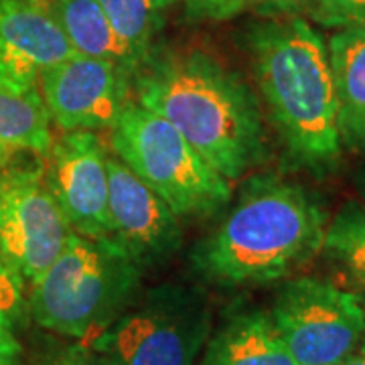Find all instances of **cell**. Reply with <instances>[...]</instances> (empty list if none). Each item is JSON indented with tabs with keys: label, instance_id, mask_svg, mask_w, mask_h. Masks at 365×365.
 Listing matches in <instances>:
<instances>
[{
	"label": "cell",
	"instance_id": "1",
	"mask_svg": "<svg viewBox=\"0 0 365 365\" xmlns=\"http://www.w3.org/2000/svg\"><path fill=\"white\" fill-rule=\"evenodd\" d=\"M132 78L138 104L170 122L230 182L268 157L258 98L213 55L150 53Z\"/></svg>",
	"mask_w": 365,
	"mask_h": 365
},
{
	"label": "cell",
	"instance_id": "2",
	"mask_svg": "<svg viewBox=\"0 0 365 365\" xmlns=\"http://www.w3.org/2000/svg\"><path fill=\"white\" fill-rule=\"evenodd\" d=\"M250 47L258 90L288 157L319 179L335 173L343 143L321 33L300 16L268 21L254 29Z\"/></svg>",
	"mask_w": 365,
	"mask_h": 365
},
{
	"label": "cell",
	"instance_id": "3",
	"mask_svg": "<svg viewBox=\"0 0 365 365\" xmlns=\"http://www.w3.org/2000/svg\"><path fill=\"white\" fill-rule=\"evenodd\" d=\"M327 213L300 185L260 175L193 250L199 272L223 284L284 278L323 248Z\"/></svg>",
	"mask_w": 365,
	"mask_h": 365
},
{
	"label": "cell",
	"instance_id": "4",
	"mask_svg": "<svg viewBox=\"0 0 365 365\" xmlns=\"http://www.w3.org/2000/svg\"><path fill=\"white\" fill-rule=\"evenodd\" d=\"M140 266L114 237L71 234L57 260L31 284L35 323L76 341H96L122 317Z\"/></svg>",
	"mask_w": 365,
	"mask_h": 365
},
{
	"label": "cell",
	"instance_id": "5",
	"mask_svg": "<svg viewBox=\"0 0 365 365\" xmlns=\"http://www.w3.org/2000/svg\"><path fill=\"white\" fill-rule=\"evenodd\" d=\"M110 146L177 217L209 215L232 199L230 181L170 122L138 102L120 114Z\"/></svg>",
	"mask_w": 365,
	"mask_h": 365
},
{
	"label": "cell",
	"instance_id": "6",
	"mask_svg": "<svg viewBox=\"0 0 365 365\" xmlns=\"http://www.w3.org/2000/svg\"><path fill=\"white\" fill-rule=\"evenodd\" d=\"M209 331L205 299L195 290L165 287L153 290L93 343L116 365H195Z\"/></svg>",
	"mask_w": 365,
	"mask_h": 365
},
{
	"label": "cell",
	"instance_id": "7",
	"mask_svg": "<svg viewBox=\"0 0 365 365\" xmlns=\"http://www.w3.org/2000/svg\"><path fill=\"white\" fill-rule=\"evenodd\" d=\"M270 317L299 365H339L365 335L361 299L314 276L280 288Z\"/></svg>",
	"mask_w": 365,
	"mask_h": 365
},
{
	"label": "cell",
	"instance_id": "8",
	"mask_svg": "<svg viewBox=\"0 0 365 365\" xmlns=\"http://www.w3.org/2000/svg\"><path fill=\"white\" fill-rule=\"evenodd\" d=\"M43 165L0 167V254L33 284L71 237Z\"/></svg>",
	"mask_w": 365,
	"mask_h": 365
},
{
	"label": "cell",
	"instance_id": "9",
	"mask_svg": "<svg viewBox=\"0 0 365 365\" xmlns=\"http://www.w3.org/2000/svg\"><path fill=\"white\" fill-rule=\"evenodd\" d=\"M130 81L126 67L76 53L41 76L39 91L59 130L100 132L112 130L130 104Z\"/></svg>",
	"mask_w": 365,
	"mask_h": 365
},
{
	"label": "cell",
	"instance_id": "10",
	"mask_svg": "<svg viewBox=\"0 0 365 365\" xmlns=\"http://www.w3.org/2000/svg\"><path fill=\"white\" fill-rule=\"evenodd\" d=\"M45 181L71 232L110 237L108 155L98 132H63L47 153Z\"/></svg>",
	"mask_w": 365,
	"mask_h": 365
},
{
	"label": "cell",
	"instance_id": "11",
	"mask_svg": "<svg viewBox=\"0 0 365 365\" xmlns=\"http://www.w3.org/2000/svg\"><path fill=\"white\" fill-rule=\"evenodd\" d=\"M73 55L47 0H0V88L39 90L41 76Z\"/></svg>",
	"mask_w": 365,
	"mask_h": 365
},
{
	"label": "cell",
	"instance_id": "12",
	"mask_svg": "<svg viewBox=\"0 0 365 365\" xmlns=\"http://www.w3.org/2000/svg\"><path fill=\"white\" fill-rule=\"evenodd\" d=\"M110 175V223L112 235L140 268L165 260L181 246V227L175 211L126 167L108 157Z\"/></svg>",
	"mask_w": 365,
	"mask_h": 365
},
{
	"label": "cell",
	"instance_id": "13",
	"mask_svg": "<svg viewBox=\"0 0 365 365\" xmlns=\"http://www.w3.org/2000/svg\"><path fill=\"white\" fill-rule=\"evenodd\" d=\"M327 47L337 98L341 143L345 150L365 157V26H341Z\"/></svg>",
	"mask_w": 365,
	"mask_h": 365
},
{
	"label": "cell",
	"instance_id": "14",
	"mask_svg": "<svg viewBox=\"0 0 365 365\" xmlns=\"http://www.w3.org/2000/svg\"><path fill=\"white\" fill-rule=\"evenodd\" d=\"M203 365H299L270 313L237 314L211 337Z\"/></svg>",
	"mask_w": 365,
	"mask_h": 365
},
{
	"label": "cell",
	"instance_id": "15",
	"mask_svg": "<svg viewBox=\"0 0 365 365\" xmlns=\"http://www.w3.org/2000/svg\"><path fill=\"white\" fill-rule=\"evenodd\" d=\"M47 6L78 55L112 61L134 76L138 66L130 49L118 37L98 0H47Z\"/></svg>",
	"mask_w": 365,
	"mask_h": 365
},
{
	"label": "cell",
	"instance_id": "16",
	"mask_svg": "<svg viewBox=\"0 0 365 365\" xmlns=\"http://www.w3.org/2000/svg\"><path fill=\"white\" fill-rule=\"evenodd\" d=\"M51 144V116L41 91L0 88V167L23 153L47 155Z\"/></svg>",
	"mask_w": 365,
	"mask_h": 365
},
{
	"label": "cell",
	"instance_id": "17",
	"mask_svg": "<svg viewBox=\"0 0 365 365\" xmlns=\"http://www.w3.org/2000/svg\"><path fill=\"white\" fill-rule=\"evenodd\" d=\"M321 252L365 284V203L349 201L327 223Z\"/></svg>",
	"mask_w": 365,
	"mask_h": 365
},
{
	"label": "cell",
	"instance_id": "18",
	"mask_svg": "<svg viewBox=\"0 0 365 365\" xmlns=\"http://www.w3.org/2000/svg\"><path fill=\"white\" fill-rule=\"evenodd\" d=\"M116 35L130 49L140 67L153 53V37L160 26L155 0H98Z\"/></svg>",
	"mask_w": 365,
	"mask_h": 365
},
{
	"label": "cell",
	"instance_id": "19",
	"mask_svg": "<svg viewBox=\"0 0 365 365\" xmlns=\"http://www.w3.org/2000/svg\"><path fill=\"white\" fill-rule=\"evenodd\" d=\"M26 365H116V361L93 341H76L39 347Z\"/></svg>",
	"mask_w": 365,
	"mask_h": 365
},
{
	"label": "cell",
	"instance_id": "20",
	"mask_svg": "<svg viewBox=\"0 0 365 365\" xmlns=\"http://www.w3.org/2000/svg\"><path fill=\"white\" fill-rule=\"evenodd\" d=\"M23 300L25 280L0 254V314L16 323V319L23 314Z\"/></svg>",
	"mask_w": 365,
	"mask_h": 365
},
{
	"label": "cell",
	"instance_id": "21",
	"mask_svg": "<svg viewBox=\"0 0 365 365\" xmlns=\"http://www.w3.org/2000/svg\"><path fill=\"white\" fill-rule=\"evenodd\" d=\"M246 6V0H185L189 21H227Z\"/></svg>",
	"mask_w": 365,
	"mask_h": 365
},
{
	"label": "cell",
	"instance_id": "22",
	"mask_svg": "<svg viewBox=\"0 0 365 365\" xmlns=\"http://www.w3.org/2000/svg\"><path fill=\"white\" fill-rule=\"evenodd\" d=\"M314 19L329 26L349 25L355 14L364 13L365 0H313Z\"/></svg>",
	"mask_w": 365,
	"mask_h": 365
},
{
	"label": "cell",
	"instance_id": "23",
	"mask_svg": "<svg viewBox=\"0 0 365 365\" xmlns=\"http://www.w3.org/2000/svg\"><path fill=\"white\" fill-rule=\"evenodd\" d=\"M13 321L0 314V365H21L23 347L13 331Z\"/></svg>",
	"mask_w": 365,
	"mask_h": 365
},
{
	"label": "cell",
	"instance_id": "24",
	"mask_svg": "<svg viewBox=\"0 0 365 365\" xmlns=\"http://www.w3.org/2000/svg\"><path fill=\"white\" fill-rule=\"evenodd\" d=\"M339 365H365V335L364 339L357 343V347Z\"/></svg>",
	"mask_w": 365,
	"mask_h": 365
},
{
	"label": "cell",
	"instance_id": "25",
	"mask_svg": "<svg viewBox=\"0 0 365 365\" xmlns=\"http://www.w3.org/2000/svg\"><path fill=\"white\" fill-rule=\"evenodd\" d=\"M264 2H268L270 6H276L280 11H294V9H299L307 2H313V0H264Z\"/></svg>",
	"mask_w": 365,
	"mask_h": 365
},
{
	"label": "cell",
	"instance_id": "26",
	"mask_svg": "<svg viewBox=\"0 0 365 365\" xmlns=\"http://www.w3.org/2000/svg\"><path fill=\"white\" fill-rule=\"evenodd\" d=\"M357 191H359V195L365 199V165L359 170V175H357Z\"/></svg>",
	"mask_w": 365,
	"mask_h": 365
},
{
	"label": "cell",
	"instance_id": "27",
	"mask_svg": "<svg viewBox=\"0 0 365 365\" xmlns=\"http://www.w3.org/2000/svg\"><path fill=\"white\" fill-rule=\"evenodd\" d=\"M349 25H364L365 26V11H364V13L355 14L351 21H349ZM345 26H347V25H345Z\"/></svg>",
	"mask_w": 365,
	"mask_h": 365
},
{
	"label": "cell",
	"instance_id": "28",
	"mask_svg": "<svg viewBox=\"0 0 365 365\" xmlns=\"http://www.w3.org/2000/svg\"><path fill=\"white\" fill-rule=\"evenodd\" d=\"M177 0H155V4H157L158 9L163 11V9H167V6H170V4H175Z\"/></svg>",
	"mask_w": 365,
	"mask_h": 365
}]
</instances>
